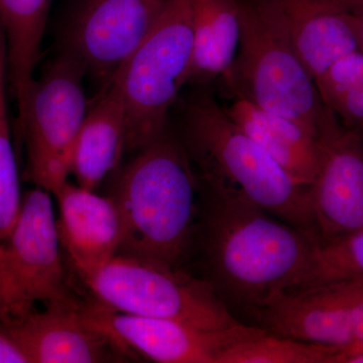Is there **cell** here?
<instances>
[{
	"label": "cell",
	"instance_id": "obj_1",
	"mask_svg": "<svg viewBox=\"0 0 363 363\" xmlns=\"http://www.w3.org/2000/svg\"><path fill=\"white\" fill-rule=\"evenodd\" d=\"M194 248L229 310L252 314L272 295L304 285L319 238L240 200L200 189Z\"/></svg>",
	"mask_w": 363,
	"mask_h": 363
},
{
	"label": "cell",
	"instance_id": "obj_2",
	"mask_svg": "<svg viewBox=\"0 0 363 363\" xmlns=\"http://www.w3.org/2000/svg\"><path fill=\"white\" fill-rule=\"evenodd\" d=\"M171 123L192 162L200 189L240 200L305 230H314L309 187L296 183L238 125L211 85L191 86Z\"/></svg>",
	"mask_w": 363,
	"mask_h": 363
},
{
	"label": "cell",
	"instance_id": "obj_3",
	"mask_svg": "<svg viewBox=\"0 0 363 363\" xmlns=\"http://www.w3.org/2000/svg\"><path fill=\"white\" fill-rule=\"evenodd\" d=\"M200 184L171 123L112 184L123 222L118 255L182 267L194 250Z\"/></svg>",
	"mask_w": 363,
	"mask_h": 363
},
{
	"label": "cell",
	"instance_id": "obj_4",
	"mask_svg": "<svg viewBox=\"0 0 363 363\" xmlns=\"http://www.w3.org/2000/svg\"><path fill=\"white\" fill-rule=\"evenodd\" d=\"M240 33L233 68L222 79L231 98H243L292 119L313 135L329 111L272 0H240Z\"/></svg>",
	"mask_w": 363,
	"mask_h": 363
},
{
	"label": "cell",
	"instance_id": "obj_5",
	"mask_svg": "<svg viewBox=\"0 0 363 363\" xmlns=\"http://www.w3.org/2000/svg\"><path fill=\"white\" fill-rule=\"evenodd\" d=\"M190 0H169L149 35L114 74L123 100L126 150L138 152L168 128L192 68Z\"/></svg>",
	"mask_w": 363,
	"mask_h": 363
},
{
	"label": "cell",
	"instance_id": "obj_6",
	"mask_svg": "<svg viewBox=\"0 0 363 363\" xmlns=\"http://www.w3.org/2000/svg\"><path fill=\"white\" fill-rule=\"evenodd\" d=\"M85 283L98 302L116 311L175 320L205 330L240 323L206 279L182 267L117 255Z\"/></svg>",
	"mask_w": 363,
	"mask_h": 363
},
{
	"label": "cell",
	"instance_id": "obj_7",
	"mask_svg": "<svg viewBox=\"0 0 363 363\" xmlns=\"http://www.w3.org/2000/svg\"><path fill=\"white\" fill-rule=\"evenodd\" d=\"M84 68L65 52L35 75L18 113L26 149L23 178L54 195L71 175L72 152L89 108Z\"/></svg>",
	"mask_w": 363,
	"mask_h": 363
},
{
	"label": "cell",
	"instance_id": "obj_8",
	"mask_svg": "<svg viewBox=\"0 0 363 363\" xmlns=\"http://www.w3.org/2000/svg\"><path fill=\"white\" fill-rule=\"evenodd\" d=\"M51 193L23 196L18 220L0 240V324L26 316L39 303L79 302L67 283Z\"/></svg>",
	"mask_w": 363,
	"mask_h": 363
},
{
	"label": "cell",
	"instance_id": "obj_9",
	"mask_svg": "<svg viewBox=\"0 0 363 363\" xmlns=\"http://www.w3.org/2000/svg\"><path fill=\"white\" fill-rule=\"evenodd\" d=\"M168 2L74 0L60 32L59 51L104 87L149 35Z\"/></svg>",
	"mask_w": 363,
	"mask_h": 363
},
{
	"label": "cell",
	"instance_id": "obj_10",
	"mask_svg": "<svg viewBox=\"0 0 363 363\" xmlns=\"http://www.w3.org/2000/svg\"><path fill=\"white\" fill-rule=\"evenodd\" d=\"M269 333L318 345L363 342V279H340L272 295L252 313Z\"/></svg>",
	"mask_w": 363,
	"mask_h": 363
},
{
	"label": "cell",
	"instance_id": "obj_11",
	"mask_svg": "<svg viewBox=\"0 0 363 363\" xmlns=\"http://www.w3.org/2000/svg\"><path fill=\"white\" fill-rule=\"evenodd\" d=\"M319 162L309 187L314 230L329 241L363 230V136L328 111L319 128Z\"/></svg>",
	"mask_w": 363,
	"mask_h": 363
},
{
	"label": "cell",
	"instance_id": "obj_12",
	"mask_svg": "<svg viewBox=\"0 0 363 363\" xmlns=\"http://www.w3.org/2000/svg\"><path fill=\"white\" fill-rule=\"evenodd\" d=\"M83 315L133 352L160 363H216L224 348L255 327L240 323L225 330H205L175 320L138 316L111 309L101 303L83 304Z\"/></svg>",
	"mask_w": 363,
	"mask_h": 363
},
{
	"label": "cell",
	"instance_id": "obj_13",
	"mask_svg": "<svg viewBox=\"0 0 363 363\" xmlns=\"http://www.w3.org/2000/svg\"><path fill=\"white\" fill-rule=\"evenodd\" d=\"M82 302L49 303L45 310L0 324V330L28 363L124 362L131 357L114 339L91 324Z\"/></svg>",
	"mask_w": 363,
	"mask_h": 363
},
{
	"label": "cell",
	"instance_id": "obj_14",
	"mask_svg": "<svg viewBox=\"0 0 363 363\" xmlns=\"http://www.w3.org/2000/svg\"><path fill=\"white\" fill-rule=\"evenodd\" d=\"M54 195L59 205L60 245L85 281L118 255L121 214L111 196L98 195L68 181Z\"/></svg>",
	"mask_w": 363,
	"mask_h": 363
},
{
	"label": "cell",
	"instance_id": "obj_15",
	"mask_svg": "<svg viewBox=\"0 0 363 363\" xmlns=\"http://www.w3.org/2000/svg\"><path fill=\"white\" fill-rule=\"evenodd\" d=\"M296 51L315 81L341 57L358 50L353 16L339 0H272Z\"/></svg>",
	"mask_w": 363,
	"mask_h": 363
},
{
	"label": "cell",
	"instance_id": "obj_16",
	"mask_svg": "<svg viewBox=\"0 0 363 363\" xmlns=\"http://www.w3.org/2000/svg\"><path fill=\"white\" fill-rule=\"evenodd\" d=\"M126 150L125 116L116 81L100 88L79 130L71 174L77 185L95 191L116 171Z\"/></svg>",
	"mask_w": 363,
	"mask_h": 363
},
{
	"label": "cell",
	"instance_id": "obj_17",
	"mask_svg": "<svg viewBox=\"0 0 363 363\" xmlns=\"http://www.w3.org/2000/svg\"><path fill=\"white\" fill-rule=\"evenodd\" d=\"M224 107L234 123L296 183L311 186L319 162L316 136L292 119L264 111L243 98H233Z\"/></svg>",
	"mask_w": 363,
	"mask_h": 363
},
{
	"label": "cell",
	"instance_id": "obj_18",
	"mask_svg": "<svg viewBox=\"0 0 363 363\" xmlns=\"http://www.w3.org/2000/svg\"><path fill=\"white\" fill-rule=\"evenodd\" d=\"M193 59L188 85H211L233 68L240 44V0H190Z\"/></svg>",
	"mask_w": 363,
	"mask_h": 363
},
{
	"label": "cell",
	"instance_id": "obj_19",
	"mask_svg": "<svg viewBox=\"0 0 363 363\" xmlns=\"http://www.w3.org/2000/svg\"><path fill=\"white\" fill-rule=\"evenodd\" d=\"M52 0H0V23L6 44L7 79L18 112L25 106L42 54Z\"/></svg>",
	"mask_w": 363,
	"mask_h": 363
},
{
	"label": "cell",
	"instance_id": "obj_20",
	"mask_svg": "<svg viewBox=\"0 0 363 363\" xmlns=\"http://www.w3.org/2000/svg\"><path fill=\"white\" fill-rule=\"evenodd\" d=\"M333 346L306 343L259 327L219 353L216 363H328Z\"/></svg>",
	"mask_w": 363,
	"mask_h": 363
},
{
	"label": "cell",
	"instance_id": "obj_21",
	"mask_svg": "<svg viewBox=\"0 0 363 363\" xmlns=\"http://www.w3.org/2000/svg\"><path fill=\"white\" fill-rule=\"evenodd\" d=\"M6 43L0 45V240L9 233L20 215L23 195L14 154L6 104Z\"/></svg>",
	"mask_w": 363,
	"mask_h": 363
},
{
	"label": "cell",
	"instance_id": "obj_22",
	"mask_svg": "<svg viewBox=\"0 0 363 363\" xmlns=\"http://www.w3.org/2000/svg\"><path fill=\"white\" fill-rule=\"evenodd\" d=\"M363 279V230L320 241L304 286L340 279Z\"/></svg>",
	"mask_w": 363,
	"mask_h": 363
},
{
	"label": "cell",
	"instance_id": "obj_23",
	"mask_svg": "<svg viewBox=\"0 0 363 363\" xmlns=\"http://www.w3.org/2000/svg\"><path fill=\"white\" fill-rule=\"evenodd\" d=\"M324 104L342 119L344 126L363 136V82L348 86Z\"/></svg>",
	"mask_w": 363,
	"mask_h": 363
},
{
	"label": "cell",
	"instance_id": "obj_24",
	"mask_svg": "<svg viewBox=\"0 0 363 363\" xmlns=\"http://www.w3.org/2000/svg\"><path fill=\"white\" fill-rule=\"evenodd\" d=\"M328 363H363V342L334 348Z\"/></svg>",
	"mask_w": 363,
	"mask_h": 363
},
{
	"label": "cell",
	"instance_id": "obj_25",
	"mask_svg": "<svg viewBox=\"0 0 363 363\" xmlns=\"http://www.w3.org/2000/svg\"><path fill=\"white\" fill-rule=\"evenodd\" d=\"M28 363V359L6 334L0 330V363Z\"/></svg>",
	"mask_w": 363,
	"mask_h": 363
},
{
	"label": "cell",
	"instance_id": "obj_26",
	"mask_svg": "<svg viewBox=\"0 0 363 363\" xmlns=\"http://www.w3.org/2000/svg\"><path fill=\"white\" fill-rule=\"evenodd\" d=\"M355 32H357L358 50L363 52V13H352Z\"/></svg>",
	"mask_w": 363,
	"mask_h": 363
},
{
	"label": "cell",
	"instance_id": "obj_27",
	"mask_svg": "<svg viewBox=\"0 0 363 363\" xmlns=\"http://www.w3.org/2000/svg\"><path fill=\"white\" fill-rule=\"evenodd\" d=\"M351 13H363V0H339Z\"/></svg>",
	"mask_w": 363,
	"mask_h": 363
},
{
	"label": "cell",
	"instance_id": "obj_28",
	"mask_svg": "<svg viewBox=\"0 0 363 363\" xmlns=\"http://www.w3.org/2000/svg\"><path fill=\"white\" fill-rule=\"evenodd\" d=\"M6 43V38H4V28H2L1 23H0V45Z\"/></svg>",
	"mask_w": 363,
	"mask_h": 363
}]
</instances>
